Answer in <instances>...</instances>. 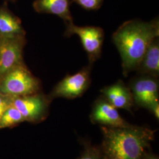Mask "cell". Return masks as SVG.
I'll return each instance as SVG.
<instances>
[{"instance_id":"cell-8","label":"cell","mask_w":159,"mask_h":159,"mask_svg":"<svg viewBox=\"0 0 159 159\" xmlns=\"http://www.w3.org/2000/svg\"><path fill=\"white\" fill-rule=\"evenodd\" d=\"M25 44V35L0 37V79L11 69L24 63L23 50Z\"/></svg>"},{"instance_id":"cell-9","label":"cell","mask_w":159,"mask_h":159,"mask_svg":"<svg viewBox=\"0 0 159 159\" xmlns=\"http://www.w3.org/2000/svg\"><path fill=\"white\" fill-rule=\"evenodd\" d=\"M90 119L93 124L110 127H123L131 125L120 116L117 109L102 96L97 98L93 103Z\"/></svg>"},{"instance_id":"cell-18","label":"cell","mask_w":159,"mask_h":159,"mask_svg":"<svg viewBox=\"0 0 159 159\" xmlns=\"http://www.w3.org/2000/svg\"><path fill=\"white\" fill-rule=\"evenodd\" d=\"M150 111L153 114L154 117H156V119L159 120V102L156 104L152 108H151V110H150Z\"/></svg>"},{"instance_id":"cell-11","label":"cell","mask_w":159,"mask_h":159,"mask_svg":"<svg viewBox=\"0 0 159 159\" xmlns=\"http://www.w3.org/2000/svg\"><path fill=\"white\" fill-rule=\"evenodd\" d=\"M71 2V0H35L33 6L35 11L56 15L67 24L73 22L70 10Z\"/></svg>"},{"instance_id":"cell-17","label":"cell","mask_w":159,"mask_h":159,"mask_svg":"<svg viewBox=\"0 0 159 159\" xmlns=\"http://www.w3.org/2000/svg\"><path fill=\"white\" fill-rule=\"evenodd\" d=\"M11 105V97L6 96L0 93V118L6 109Z\"/></svg>"},{"instance_id":"cell-14","label":"cell","mask_w":159,"mask_h":159,"mask_svg":"<svg viewBox=\"0 0 159 159\" xmlns=\"http://www.w3.org/2000/svg\"><path fill=\"white\" fill-rule=\"evenodd\" d=\"M24 121L22 114L11 105L6 109L0 118V129L14 127Z\"/></svg>"},{"instance_id":"cell-6","label":"cell","mask_w":159,"mask_h":159,"mask_svg":"<svg viewBox=\"0 0 159 159\" xmlns=\"http://www.w3.org/2000/svg\"><path fill=\"white\" fill-rule=\"evenodd\" d=\"M51 102L49 97L42 92L12 97V105L22 114L25 121L31 123H39L46 120Z\"/></svg>"},{"instance_id":"cell-10","label":"cell","mask_w":159,"mask_h":159,"mask_svg":"<svg viewBox=\"0 0 159 159\" xmlns=\"http://www.w3.org/2000/svg\"><path fill=\"white\" fill-rule=\"evenodd\" d=\"M102 96L115 108L125 109L132 112L135 106L133 97L129 85L121 80L112 85L106 86L100 90Z\"/></svg>"},{"instance_id":"cell-16","label":"cell","mask_w":159,"mask_h":159,"mask_svg":"<svg viewBox=\"0 0 159 159\" xmlns=\"http://www.w3.org/2000/svg\"><path fill=\"white\" fill-rule=\"evenodd\" d=\"M87 10H97L102 6L104 0H71Z\"/></svg>"},{"instance_id":"cell-12","label":"cell","mask_w":159,"mask_h":159,"mask_svg":"<svg viewBox=\"0 0 159 159\" xmlns=\"http://www.w3.org/2000/svg\"><path fill=\"white\" fill-rule=\"evenodd\" d=\"M25 35L21 21L8 8L5 1L0 5V37H11Z\"/></svg>"},{"instance_id":"cell-7","label":"cell","mask_w":159,"mask_h":159,"mask_svg":"<svg viewBox=\"0 0 159 159\" xmlns=\"http://www.w3.org/2000/svg\"><path fill=\"white\" fill-rule=\"evenodd\" d=\"M134 106L149 111L159 102L158 78L139 74L131 80L129 84Z\"/></svg>"},{"instance_id":"cell-13","label":"cell","mask_w":159,"mask_h":159,"mask_svg":"<svg viewBox=\"0 0 159 159\" xmlns=\"http://www.w3.org/2000/svg\"><path fill=\"white\" fill-rule=\"evenodd\" d=\"M139 74L158 78L159 75V39L156 37L148 47L136 70Z\"/></svg>"},{"instance_id":"cell-4","label":"cell","mask_w":159,"mask_h":159,"mask_svg":"<svg viewBox=\"0 0 159 159\" xmlns=\"http://www.w3.org/2000/svg\"><path fill=\"white\" fill-rule=\"evenodd\" d=\"M91 66L89 64L75 74H67L48 96L52 101L56 98L74 99L82 96L91 84Z\"/></svg>"},{"instance_id":"cell-15","label":"cell","mask_w":159,"mask_h":159,"mask_svg":"<svg viewBox=\"0 0 159 159\" xmlns=\"http://www.w3.org/2000/svg\"><path fill=\"white\" fill-rule=\"evenodd\" d=\"M83 150L77 159H102L99 146L93 145L89 141L82 140Z\"/></svg>"},{"instance_id":"cell-1","label":"cell","mask_w":159,"mask_h":159,"mask_svg":"<svg viewBox=\"0 0 159 159\" xmlns=\"http://www.w3.org/2000/svg\"><path fill=\"white\" fill-rule=\"evenodd\" d=\"M102 159H143L149 152L156 131L146 126H100Z\"/></svg>"},{"instance_id":"cell-3","label":"cell","mask_w":159,"mask_h":159,"mask_svg":"<svg viewBox=\"0 0 159 159\" xmlns=\"http://www.w3.org/2000/svg\"><path fill=\"white\" fill-rule=\"evenodd\" d=\"M40 92V80L31 73L24 63L12 68L0 79V93L8 96H24Z\"/></svg>"},{"instance_id":"cell-5","label":"cell","mask_w":159,"mask_h":159,"mask_svg":"<svg viewBox=\"0 0 159 159\" xmlns=\"http://www.w3.org/2000/svg\"><path fill=\"white\" fill-rule=\"evenodd\" d=\"M66 25V30L64 36L70 37L75 34L79 37L87 52L89 64L92 66L101 57L104 39V30L99 27H80L75 25L73 22L67 23Z\"/></svg>"},{"instance_id":"cell-20","label":"cell","mask_w":159,"mask_h":159,"mask_svg":"<svg viewBox=\"0 0 159 159\" xmlns=\"http://www.w3.org/2000/svg\"><path fill=\"white\" fill-rule=\"evenodd\" d=\"M6 1H10L11 2H15L16 1V0H6Z\"/></svg>"},{"instance_id":"cell-2","label":"cell","mask_w":159,"mask_h":159,"mask_svg":"<svg viewBox=\"0 0 159 159\" xmlns=\"http://www.w3.org/2000/svg\"><path fill=\"white\" fill-rule=\"evenodd\" d=\"M159 35L158 18L150 22L140 20L127 21L114 33L112 39L121 57L125 76L136 70L148 47Z\"/></svg>"},{"instance_id":"cell-19","label":"cell","mask_w":159,"mask_h":159,"mask_svg":"<svg viewBox=\"0 0 159 159\" xmlns=\"http://www.w3.org/2000/svg\"><path fill=\"white\" fill-rule=\"evenodd\" d=\"M143 159H159V158L158 156L150 152H148V153L145 155Z\"/></svg>"}]
</instances>
